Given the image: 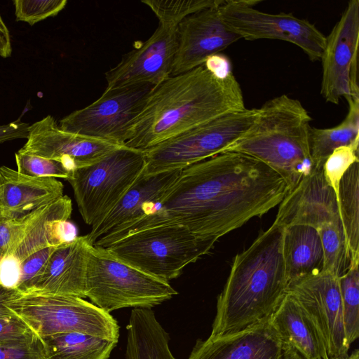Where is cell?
I'll use <instances>...</instances> for the list:
<instances>
[{"mask_svg":"<svg viewBox=\"0 0 359 359\" xmlns=\"http://www.w3.org/2000/svg\"><path fill=\"white\" fill-rule=\"evenodd\" d=\"M283 178L248 155L222 152L182 169L144 215L113 241L147 228L179 225L203 241L219 238L278 205Z\"/></svg>","mask_w":359,"mask_h":359,"instance_id":"cell-1","label":"cell"},{"mask_svg":"<svg viewBox=\"0 0 359 359\" xmlns=\"http://www.w3.org/2000/svg\"><path fill=\"white\" fill-rule=\"evenodd\" d=\"M230 61L215 55L155 86L133 123L125 146L144 151L189 129L245 109Z\"/></svg>","mask_w":359,"mask_h":359,"instance_id":"cell-2","label":"cell"},{"mask_svg":"<svg viewBox=\"0 0 359 359\" xmlns=\"http://www.w3.org/2000/svg\"><path fill=\"white\" fill-rule=\"evenodd\" d=\"M284 227L273 222L233 258L217 301L210 336L241 330L268 318L287 292L283 257Z\"/></svg>","mask_w":359,"mask_h":359,"instance_id":"cell-3","label":"cell"},{"mask_svg":"<svg viewBox=\"0 0 359 359\" xmlns=\"http://www.w3.org/2000/svg\"><path fill=\"white\" fill-rule=\"evenodd\" d=\"M311 120L298 100L279 95L258 109L251 126L223 152L241 153L264 163L283 178L288 191L318 168L309 149Z\"/></svg>","mask_w":359,"mask_h":359,"instance_id":"cell-4","label":"cell"},{"mask_svg":"<svg viewBox=\"0 0 359 359\" xmlns=\"http://www.w3.org/2000/svg\"><path fill=\"white\" fill-rule=\"evenodd\" d=\"M177 294L169 282L122 261L105 248L89 245L85 294L105 312L151 309Z\"/></svg>","mask_w":359,"mask_h":359,"instance_id":"cell-5","label":"cell"},{"mask_svg":"<svg viewBox=\"0 0 359 359\" xmlns=\"http://www.w3.org/2000/svg\"><path fill=\"white\" fill-rule=\"evenodd\" d=\"M6 306L39 338L77 332L118 341L115 318L83 298L18 290Z\"/></svg>","mask_w":359,"mask_h":359,"instance_id":"cell-6","label":"cell"},{"mask_svg":"<svg viewBox=\"0 0 359 359\" xmlns=\"http://www.w3.org/2000/svg\"><path fill=\"white\" fill-rule=\"evenodd\" d=\"M215 243L199 239L182 226L166 225L129 233L105 248L122 261L169 282L209 253Z\"/></svg>","mask_w":359,"mask_h":359,"instance_id":"cell-7","label":"cell"},{"mask_svg":"<svg viewBox=\"0 0 359 359\" xmlns=\"http://www.w3.org/2000/svg\"><path fill=\"white\" fill-rule=\"evenodd\" d=\"M258 109L227 114L143 151L144 175L182 170L222 153L251 126Z\"/></svg>","mask_w":359,"mask_h":359,"instance_id":"cell-8","label":"cell"},{"mask_svg":"<svg viewBox=\"0 0 359 359\" xmlns=\"http://www.w3.org/2000/svg\"><path fill=\"white\" fill-rule=\"evenodd\" d=\"M144 166L143 151L123 146L74 170L67 181L84 222L92 226L104 217L140 178Z\"/></svg>","mask_w":359,"mask_h":359,"instance_id":"cell-9","label":"cell"},{"mask_svg":"<svg viewBox=\"0 0 359 359\" xmlns=\"http://www.w3.org/2000/svg\"><path fill=\"white\" fill-rule=\"evenodd\" d=\"M155 86L142 83L105 90L90 104L60 119L58 126L67 132L124 145Z\"/></svg>","mask_w":359,"mask_h":359,"instance_id":"cell-10","label":"cell"},{"mask_svg":"<svg viewBox=\"0 0 359 359\" xmlns=\"http://www.w3.org/2000/svg\"><path fill=\"white\" fill-rule=\"evenodd\" d=\"M259 1L224 0L219 6L226 26L248 41L278 39L299 47L312 62L320 60L325 36L311 22L292 13H268L255 8Z\"/></svg>","mask_w":359,"mask_h":359,"instance_id":"cell-11","label":"cell"},{"mask_svg":"<svg viewBox=\"0 0 359 359\" xmlns=\"http://www.w3.org/2000/svg\"><path fill=\"white\" fill-rule=\"evenodd\" d=\"M359 1L351 0L328 36L320 58L323 75L320 94L327 102L338 104L359 100L358 53Z\"/></svg>","mask_w":359,"mask_h":359,"instance_id":"cell-12","label":"cell"},{"mask_svg":"<svg viewBox=\"0 0 359 359\" xmlns=\"http://www.w3.org/2000/svg\"><path fill=\"white\" fill-rule=\"evenodd\" d=\"M287 292L299 302L322 337L330 358L348 353L339 278L327 271L292 282Z\"/></svg>","mask_w":359,"mask_h":359,"instance_id":"cell-13","label":"cell"},{"mask_svg":"<svg viewBox=\"0 0 359 359\" xmlns=\"http://www.w3.org/2000/svg\"><path fill=\"white\" fill-rule=\"evenodd\" d=\"M123 146L65 131L53 116L48 115L29 125L27 142L18 152L57 161L72 175Z\"/></svg>","mask_w":359,"mask_h":359,"instance_id":"cell-14","label":"cell"},{"mask_svg":"<svg viewBox=\"0 0 359 359\" xmlns=\"http://www.w3.org/2000/svg\"><path fill=\"white\" fill-rule=\"evenodd\" d=\"M177 27L158 24L147 41L105 72V90L142 83L158 86L170 76L177 49Z\"/></svg>","mask_w":359,"mask_h":359,"instance_id":"cell-15","label":"cell"},{"mask_svg":"<svg viewBox=\"0 0 359 359\" xmlns=\"http://www.w3.org/2000/svg\"><path fill=\"white\" fill-rule=\"evenodd\" d=\"M221 5L197 11L179 24L171 76L202 65L210 57L241 39L224 22L219 10Z\"/></svg>","mask_w":359,"mask_h":359,"instance_id":"cell-16","label":"cell"},{"mask_svg":"<svg viewBox=\"0 0 359 359\" xmlns=\"http://www.w3.org/2000/svg\"><path fill=\"white\" fill-rule=\"evenodd\" d=\"M182 170L143 173L120 201L86 235L88 243L107 248L126 228L140 219L174 182Z\"/></svg>","mask_w":359,"mask_h":359,"instance_id":"cell-17","label":"cell"},{"mask_svg":"<svg viewBox=\"0 0 359 359\" xmlns=\"http://www.w3.org/2000/svg\"><path fill=\"white\" fill-rule=\"evenodd\" d=\"M278 205L274 222L283 227L306 225L318 230L325 224L341 221L337 195L327 182L323 167L287 191Z\"/></svg>","mask_w":359,"mask_h":359,"instance_id":"cell-18","label":"cell"},{"mask_svg":"<svg viewBox=\"0 0 359 359\" xmlns=\"http://www.w3.org/2000/svg\"><path fill=\"white\" fill-rule=\"evenodd\" d=\"M284 350L268 318L238 331L198 339L187 359H283Z\"/></svg>","mask_w":359,"mask_h":359,"instance_id":"cell-19","label":"cell"},{"mask_svg":"<svg viewBox=\"0 0 359 359\" xmlns=\"http://www.w3.org/2000/svg\"><path fill=\"white\" fill-rule=\"evenodd\" d=\"M89 245L86 236H82L58 245L43 271L27 291L86 298Z\"/></svg>","mask_w":359,"mask_h":359,"instance_id":"cell-20","label":"cell"},{"mask_svg":"<svg viewBox=\"0 0 359 359\" xmlns=\"http://www.w3.org/2000/svg\"><path fill=\"white\" fill-rule=\"evenodd\" d=\"M62 183L51 177L26 175L0 165V215L20 217L63 196Z\"/></svg>","mask_w":359,"mask_h":359,"instance_id":"cell-21","label":"cell"},{"mask_svg":"<svg viewBox=\"0 0 359 359\" xmlns=\"http://www.w3.org/2000/svg\"><path fill=\"white\" fill-rule=\"evenodd\" d=\"M284 346L305 359H329L325 342L313 323L296 299L287 292L269 317Z\"/></svg>","mask_w":359,"mask_h":359,"instance_id":"cell-22","label":"cell"},{"mask_svg":"<svg viewBox=\"0 0 359 359\" xmlns=\"http://www.w3.org/2000/svg\"><path fill=\"white\" fill-rule=\"evenodd\" d=\"M282 251L288 285L323 270V246L319 233L313 227L306 225L284 227Z\"/></svg>","mask_w":359,"mask_h":359,"instance_id":"cell-23","label":"cell"},{"mask_svg":"<svg viewBox=\"0 0 359 359\" xmlns=\"http://www.w3.org/2000/svg\"><path fill=\"white\" fill-rule=\"evenodd\" d=\"M44 359H108L117 341L77 332L40 338Z\"/></svg>","mask_w":359,"mask_h":359,"instance_id":"cell-24","label":"cell"},{"mask_svg":"<svg viewBox=\"0 0 359 359\" xmlns=\"http://www.w3.org/2000/svg\"><path fill=\"white\" fill-rule=\"evenodd\" d=\"M345 118L329 128L310 127L309 144L316 168H322L327 158L338 147L359 146V100H351Z\"/></svg>","mask_w":359,"mask_h":359,"instance_id":"cell-25","label":"cell"},{"mask_svg":"<svg viewBox=\"0 0 359 359\" xmlns=\"http://www.w3.org/2000/svg\"><path fill=\"white\" fill-rule=\"evenodd\" d=\"M353 163L339 182L337 203L351 258L359 257V164Z\"/></svg>","mask_w":359,"mask_h":359,"instance_id":"cell-26","label":"cell"},{"mask_svg":"<svg viewBox=\"0 0 359 359\" xmlns=\"http://www.w3.org/2000/svg\"><path fill=\"white\" fill-rule=\"evenodd\" d=\"M324 254V271L339 278L348 269L351 255L341 221L325 224L318 230Z\"/></svg>","mask_w":359,"mask_h":359,"instance_id":"cell-27","label":"cell"},{"mask_svg":"<svg viewBox=\"0 0 359 359\" xmlns=\"http://www.w3.org/2000/svg\"><path fill=\"white\" fill-rule=\"evenodd\" d=\"M359 257L351 258L347 271L339 278L343 318L348 344L359 337Z\"/></svg>","mask_w":359,"mask_h":359,"instance_id":"cell-28","label":"cell"},{"mask_svg":"<svg viewBox=\"0 0 359 359\" xmlns=\"http://www.w3.org/2000/svg\"><path fill=\"white\" fill-rule=\"evenodd\" d=\"M224 0H142L156 15L158 24L178 27L187 16L221 5Z\"/></svg>","mask_w":359,"mask_h":359,"instance_id":"cell-29","label":"cell"},{"mask_svg":"<svg viewBox=\"0 0 359 359\" xmlns=\"http://www.w3.org/2000/svg\"><path fill=\"white\" fill-rule=\"evenodd\" d=\"M15 158L17 170L26 175L66 180L71 176L60 162L53 159L18 151L15 154Z\"/></svg>","mask_w":359,"mask_h":359,"instance_id":"cell-30","label":"cell"},{"mask_svg":"<svg viewBox=\"0 0 359 359\" xmlns=\"http://www.w3.org/2000/svg\"><path fill=\"white\" fill-rule=\"evenodd\" d=\"M17 21L32 26L48 18L57 15L67 4V0H14Z\"/></svg>","mask_w":359,"mask_h":359,"instance_id":"cell-31","label":"cell"},{"mask_svg":"<svg viewBox=\"0 0 359 359\" xmlns=\"http://www.w3.org/2000/svg\"><path fill=\"white\" fill-rule=\"evenodd\" d=\"M358 161V147L353 146L337 148L325 160L323 165L324 177L337 197L342 176L353 163Z\"/></svg>","mask_w":359,"mask_h":359,"instance_id":"cell-32","label":"cell"},{"mask_svg":"<svg viewBox=\"0 0 359 359\" xmlns=\"http://www.w3.org/2000/svg\"><path fill=\"white\" fill-rule=\"evenodd\" d=\"M0 359H44L41 341L34 334L26 339L0 344Z\"/></svg>","mask_w":359,"mask_h":359,"instance_id":"cell-33","label":"cell"},{"mask_svg":"<svg viewBox=\"0 0 359 359\" xmlns=\"http://www.w3.org/2000/svg\"><path fill=\"white\" fill-rule=\"evenodd\" d=\"M57 246H49L38 250L21 262V277L18 291L25 292L32 287L43 271L50 255Z\"/></svg>","mask_w":359,"mask_h":359,"instance_id":"cell-34","label":"cell"},{"mask_svg":"<svg viewBox=\"0 0 359 359\" xmlns=\"http://www.w3.org/2000/svg\"><path fill=\"white\" fill-rule=\"evenodd\" d=\"M32 330L16 316H0V344L29 337Z\"/></svg>","mask_w":359,"mask_h":359,"instance_id":"cell-35","label":"cell"},{"mask_svg":"<svg viewBox=\"0 0 359 359\" xmlns=\"http://www.w3.org/2000/svg\"><path fill=\"white\" fill-rule=\"evenodd\" d=\"M21 277V263L15 256L6 255L0 259V285L18 290Z\"/></svg>","mask_w":359,"mask_h":359,"instance_id":"cell-36","label":"cell"},{"mask_svg":"<svg viewBox=\"0 0 359 359\" xmlns=\"http://www.w3.org/2000/svg\"><path fill=\"white\" fill-rule=\"evenodd\" d=\"M29 124L21 121L20 118L13 122L0 125V144L18 139H27Z\"/></svg>","mask_w":359,"mask_h":359,"instance_id":"cell-37","label":"cell"},{"mask_svg":"<svg viewBox=\"0 0 359 359\" xmlns=\"http://www.w3.org/2000/svg\"><path fill=\"white\" fill-rule=\"evenodd\" d=\"M12 50L11 34L0 14V57L3 58L10 57Z\"/></svg>","mask_w":359,"mask_h":359,"instance_id":"cell-38","label":"cell"},{"mask_svg":"<svg viewBox=\"0 0 359 359\" xmlns=\"http://www.w3.org/2000/svg\"><path fill=\"white\" fill-rule=\"evenodd\" d=\"M18 293V290H11L0 285V316L13 315L7 308L8 303Z\"/></svg>","mask_w":359,"mask_h":359,"instance_id":"cell-39","label":"cell"},{"mask_svg":"<svg viewBox=\"0 0 359 359\" xmlns=\"http://www.w3.org/2000/svg\"><path fill=\"white\" fill-rule=\"evenodd\" d=\"M283 359H305L297 351L290 347H285Z\"/></svg>","mask_w":359,"mask_h":359,"instance_id":"cell-40","label":"cell"},{"mask_svg":"<svg viewBox=\"0 0 359 359\" xmlns=\"http://www.w3.org/2000/svg\"><path fill=\"white\" fill-rule=\"evenodd\" d=\"M340 359H359V351L358 349H355L351 353H348L346 355L341 357Z\"/></svg>","mask_w":359,"mask_h":359,"instance_id":"cell-41","label":"cell"},{"mask_svg":"<svg viewBox=\"0 0 359 359\" xmlns=\"http://www.w3.org/2000/svg\"><path fill=\"white\" fill-rule=\"evenodd\" d=\"M341 357L339 358H330L329 359H340Z\"/></svg>","mask_w":359,"mask_h":359,"instance_id":"cell-42","label":"cell"},{"mask_svg":"<svg viewBox=\"0 0 359 359\" xmlns=\"http://www.w3.org/2000/svg\"><path fill=\"white\" fill-rule=\"evenodd\" d=\"M1 219H2V218H1V215H0V220H1Z\"/></svg>","mask_w":359,"mask_h":359,"instance_id":"cell-43","label":"cell"}]
</instances>
